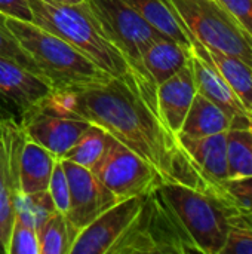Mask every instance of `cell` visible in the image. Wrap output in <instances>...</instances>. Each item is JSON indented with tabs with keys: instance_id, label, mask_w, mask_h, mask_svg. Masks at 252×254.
<instances>
[{
	"instance_id": "6da1fadb",
	"label": "cell",
	"mask_w": 252,
	"mask_h": 254,
	"mask_svg": "<svg viewBox=\"0 0 252 254\" xmlns=\"http://www.w3.org/2000/svg\"><path fill=\"white\" fill-rule=\"evenodd\" d=\"M56 94L65 106L102 127L116 140L150 162L162 174L165 183H178L223 196L196 167L178 135L123 80L111 77L102 83Z\"/></svg>"
},
{
	"instance_id": "7a4b0ae2",
	"label": "cell",
	"mask_w": 252,
	"mask_h": 254,
	"mask_svg": "<svg viewBox=\"0 0 252 254\" xmlns=\"http://www.w3.org/2000/svg\"><path fill=\"white\" fill-rule=\"evenodd\" d=\"M28 4L36 25L68 42L111 77L123 80L157 112L156 89L137 76L123 54L107 37L86 0L76 4L28 0Z\"/></svg>"
},
{
	"instance_id": "3957f363",
	"label": "cell",
	"mask_w": 252,
	"mask_h": 254,
	"mask_svg": "<svg viewBox=\"0 0 252 254\" xmlns=\"http://www.w3.org/2000/svg\"><path fill=\"white\" fill-rule=\"evenodd\" d=\"M6 25L50 83L53 92L76 91L111 79L68 42L34 22L6 18Z\"/></svg>"
},
{
	"instance_id": "277c9868",
	"label": "cell",
	"mask_w": 252,
	"mask_h": 254,
	"mask_svg": "<svg viewBox=\"0 0 252 254\" xmlns=\"http://www.w3.org/2000/svg\"><path fill=\"white\" fill-rule=\"evenodd\" d=\"M159 190L177 214L198 253L220 254L230 219L239 210L217 193L178 183H163Z\"/></svg>"
},
{
	"instance_id": "5b68a950",
	"label": "cell",
	"mask_w": 252,
	"mask_h": 254,
	"mask_svg": "<svg viewBox=\"0 0 252 254\" xmlns=\"http://www.w3.org/2000/svg\"><path fill=\"white\" fill-rule=\"evenodd\" d=\"M184 253L198 250L157 188L144 196L137 216L107 254Z\"/></svg>"
},
{
	"instance_id": "8992f818",
	"label": "cell",
	"mask_w": 252,
	"mask_h": 254,
	"mask_svg": "<svg viewBox=\"0 0 252 254\" xmlns=\"http://www.w3.org/2000/svg\"><path fill=\"white\" fill-rule=\"evenodd\" d=\"M169 3L186 25L189 36L252 67V36L217 0H169Z\"/></svg>"
},
{
	"instance_id": "52a82bcc",
	"label": "cell",
	"mask_w": 252,
	"mask_h": 254,
	"mask_svg": "<svg viewBox=\"0 0 252 254\" xmlns=\"http://www.w3.org/2000/svg\"><path fill=\"white\" fill-rule=\"evenodd\" d=\"M86 3L107 37L123 54L137 76L149 86L157 89L143 64V57L147 48L165 34L122 0H86Z\"/></svg>"
},
{
	"instance_id": "ba28073f",
	"label": "cell",
	"mask_w": 252,
	"mask_h": 254,
	"mask_svg": "<svg viewBox=\"0 0 252 254\" xmlns=\"http://www.w3.org/2000/svg\"><path fill=\"white\" fill-rule=\"evenodd\" d=\"M27 140L48 149L61 159L92 124L64 104L56 92L19 116Z\"/></svg>"
},
{
	"instance_id": "9c48e42d",
	"label": "cell",
	"mask_w": 252,
	"mask_h": 254,
	"mask_svg": "<svg viewBox=\"0 0 252 254\" xmlns=\"http://www.w3.org/2000/svg\"><path fill=\"white\" fill-rule=\"evenodd\" d=\"M92 173L119 201L147 195L165 183L162 174L150 162L119 140Z\"/></svg>"
},
{
	"instance_id": "30bf717a",
	"label": "cell",
	"mask_w": 252,
	"mask_h": 254,
	"mask_svg": "<svg viewBox=\"0 0 252 254\" xmlns=\"http://www.w3.org/2000/svg\"><path fill=\"white\" fill-rule=\"evenodd\" d=\"M25 132L15 116L0 119V254H7L9 237L16 216L19 190V162Z\"/></svg>"
},
{
	"instance_id": "8fae6325",
	"label": "cell",
	"mask_w": 252,
	"mask_h": 254,
	"mask_svg": "<svg viewBox=\"0 0 252 254\" xmlns=\"http://www.w3.org/2000/svg\"><path fill=\"white\" fill-rule=\"evenodd\" d=\"M61 164L68 182L70 196L65 217L76 229L82 231L105 210L117 204L119 199L89 168L68 159H61Z\"/></svg>"
},
{
	"instance_id": "7c38bea8",
	"label": "cell",
	"mask_w": 252,
	"mask_h": 254,
	"mask_svg": "<svg viewBox=\"0 0 252 254\" xmlns=\"http://www.w3.org/2000/svg\"><path fill=\"white\" fill-rule=\"evenodd\" d=\"M144 196L146 195L119 201L100 214L79 232L71 247V254L108 253L113 244L120 238V235L137 216Z\"/></svg>"
},
{
	"instance_id": "4fadbf2b",
	"label": "cell",
	"mask_w": 252,
	"mask_h": 254,
	"mask_svg": "<svg viewBox=\"0 0 252 254\" xmlns=\"http://www.w3.org/2000/svg\"><path fill=\"white\" fill-rule=\"evenodd\" d=\"M52 94L53 89L45 77L0 55V106L7 115L21 116Z\"/></svg>"
},
{
	"instance_id": "5bb4252c",
	"label": "cell",
	"mask_w": 252,
	"mask_h": 254,
	"mask_svg": "<svg viewBox=\"0 0 252 254\" xmlns=\"http://www.w3.org/2000/svg\"><path fill=\"white\" fill-rule=\"evenodd\" d=\"M196 92L198 88L195 82L192 60L174 76L157 85V112L160 119L174 134L180 132Z\"/></svg>"
},
{
	"instance_id": "9a60e30c",
	"label": "cell",
	"mask_w": 252,
	"mask_h": 254,
	"mask_svg": "<svg viewBox=\"0 0 252 254\" xmlns=\"http://www.w3.org/2000/svg\"><path fill=\"white\" fill-rule=\"evenodd\" d=\"M177 135L181 146L193 159L201 173L223 193L221 183L229 179L227 131L206 137H189L183 134Z\"/></svg>"
},
{
	"instance_id": "2e32d148",
	"label": "cell",
	"mask_w": 252,
	"mask_h": 254,
	"mask_svg": "<svg viewBox=\"0 0 252 254\" xmlns=\"http://www.w3.org/2000/svg\"><path fill=\"white\" fill-rule=\"evenodd\" d=\"M192 65L199 94L221 107L230 116L232 121L235 118L252 116L251 112H248V109L242 104L236 92L230 88V85L215 70L214 65H211L208 61H205L195 52L192 55Z\"/></svg>"
},
{
	"instance_id": "e0dca14e",
	"label": "cell",
	"mask_w": 252,
	"mask_h": 254,
	"mask_svg": "<svg viewBox=\"0 0 252 254\" xmlns=\"http://www.w3.org/2000/svg\"><path fill=\"white\" fill-rule=\"evenodd\" d=\"M192 39V51L208 61L215 70L224 77V80L230 85V88L236 92L242 104L252 113V67L245 61L223 54L220 51L211 49L201 43L198 39L190 36Z\"/></svg>"
},
{
	"instance_id": "ac0fdd59",
	"label": "cell",
	"mask_w": 252,
	"mask_h": 254,
	"mask_svg": "<svg viewBox=\"0 0 252 254\" xmlns=\"http://www.w3.org/2000/svg\"><path fill=\"white\" fill-rule=\"evenodd\" d=\"M192 55V48L183 46L178 42L163 36L147 48L143 57V64L157 86L187 65Z\"/></svg>"
},
{
	"instance_id": "d6986e66",
	"label": "cell",
	"mask_w": 252,
	"mask_h": 254,
	"mask_svg": "<svg viewBox=\"0 0 252 254\" xmlns=\"http://www.w3.org/2000/svg\"><path fill=\"white\" fill-rule=\"evenodd\" d=\"M58 158L43 146L25 140L19 162V190L22 195L49 189L50 177Z\"/></svg>"
},
{
	"instance_id": "ffe728a7",
	"label": "cell",
	"mask_w": 252,
	"mask_h": 254,
	"mask_svg": "<svg viewBox=\"0 0 252 254\" xmlns=\"http://www.w3.org/2000/svg\"><path fill=\"white\" fill-rule=\"evenodd\" d=\"M141 15L149 24L166 37L178 42L183 46L192 48V39L186 25L177 15L169 0H122Z\"/></svg>"
},
{
	"instance_id": "44dd1931",
	"label": "cell",
	"mask_w": 252,
	"mask_h": 254,
	"mask_svg": "<svg viewBox=\"0 0 252 254\" xmlns=\"http://www.w3.org/2000/svg\"><path fill=\"white\" fill-rule=\"evenodd\" d=\"M230 125L232 119L221 107L196 92L178 134L189 137H206L224 132Z\"/></svg>"
},
{
	"instance_id": "7402d4cb",
	"label": "cell",
	"mask_w": 252,
	"mask_h": 254,
	"mask_svg": "<svg viewBox=\"0 0 252 254\" xmlns=\"http://www.w3.org/2000/svg\"><path fill=\"white\" fill-rule=\"evenodd\" d=\"M229 179L252 176V116L235 118L227 129Z\"/></svg>"
},
{
	"instance_id": "603a6c76",
	"label": "cell",
	"mask_w": 252,
	"mask_h": 254,
	"mask_svg": "<svg viewBox=\"0 0 252 254\" xmlns=\"http://www.w3.org/2000/svg\"><path fill=\"white\" fill-rule=\"evenodd\" d=\"M117 140L102 127L91 124L79 141L61 158L94 171Z\"/></svg>"
},
{
	"instance_id": "cb8c5ba5",
	"label": "cell",
	"mask_w": 252,
	"mask_h": 254,
	"mask_svg": "<svg viewBox=\"0 0 252 254\" xmlns=\"http://www.w3.org/2000/svg\"><path fill=\"white\" fill-rule=\"evenodd\" d=\"M79 232L67 220L65 214L55 211L37 229L39 254H71Z\"/></svg>"
},
{
	"instance_id": "d4e9b609",
	"label": "cell",
	"mask_w": 252,
	"mask_h": 254,
	"mask_svg": "<svg viewBox=\"0 0 252 254\" xmlns=\"http://www.w3.org/2000/svg\"><path fill=\"white\" fill-rule=\"evenodd\" d=\"M55 211L56 208L49 190L28 193V195L21 193L16 202V216L21 217L28 225H31L33 228H36V231Z\"/></svg>"
},
{
	"instance_id": "484cf974",
	"label": "cell",
	"mask_w": 252,
	"mask_h": 254,
	"mask_svg": "<svg viewBox=\"0 0 252 254\" xmlns=\"http://www.w3.org/2000/svg\"><path fill=\"white\" fill-rule=\"evenodd\" d=\"M220 254H252V223L244 213L232 216Z\"/></svg>"
},
{
	"instance_id": "4316f807",
	"label": "cell",
	"mask_w": 252,
	"mask_h": 254,
	"mask_svg": "<svg viewBox=\"0 0 252 254\" xmlns=\"http://www.w3.org/2000/svg\"><path fill=\"white\" fill-rule=\"evenodd\" d=\"M6 18L7 16H4L3 13H0V55L1 57H6V58H10V60L16 61L18 64L24 65L25 68L31 70L33 73L42 76V73H40L39 67L36 65V63L31 60V57L19 45V42L16 40V37L13 36V33L6 25Z\"/></svg>"
},
{
	"instance_id": "83f0119b",
	"label": "cell",
	"mask_w": 252,
	"mask_h": 254,
	"mask_svg": "<svg viewBox=\"0 0 252 254\" xmlns=\"http://www.w3.org/2000/svg\"><path fill=\"white\" fill-rule=\"evenodd\" d=\"M7 254H39L37 231L21 217L15 216L9 237Z\"/></svg>"
},
{
	"instance_id": "f1b7e54d",
	"label": "cell",
	"mask_w": 252,
	"mask_h": 254,
	"mask_svg": "<svg viewBox=\"0 0 252 254\" xmlns=\"http://www.w3.org/2000/svg\"><path fill=\"white\" fill-rule=\"evenodd\" d=\"M223 196L241 213H252V176L227 179L221 183Z\"/></svg>"
},
{
	"instance_id": "f546056e",
	"label": "cell",
	"mask_w": 252,
	"mask_h": 254,
	"mask_svg": "<svg viewBox=\"0 0 252 254\" xmlns=\"http://www.w3.org/2000/svg\"><path fill=\"white\" fill-rule=\"evenodd\" d=\"M48 190H49V193H50V196L53 199L56 211L65 214L67 210H68L70 196H68V182H67V177H65L64 167L61 164V159H58L56 164H55V168H53Z\"/></svg>"
},
{
	"instance_id": "4dcf8cb0",
	"label": "cell",
	"mask_w": 252,
	"mask_h": 254,
	"mask_svg": "<svg viewBox=\"0 0 252 254\" xmlns=\"http://www.w3.org/2000/svg\"><path fill=\"white\" fill-rule=\"evenodd\" d=\"M233 19L252 36V0H217Z\"/></svg>"
},
{
	"instance_id": "1f68e13d",
	"label": "cell",
	"mask_w": 252,
	"mask_h": 254,
	"mask_svg": "<svg viewBox=\"0 0 252 254\" xmlns=\"http://www.w3.org/2000/svg\"><path fill=\"white\" fill-rule=\"evenodd\" d=\"M0 13L7 18L33 22V12L28 0H0Z\"/></svg>"
},
{
	"instance_id": "d6a6232c",
	"label": "cell",
	"mask_w": 252,
	"mask_h": 254,
	"mask_svg": "<svg viewBox=\"0 0 252 254\" xmlns=\"http://www.w3.org/2000/svg\"><path fill=\"white\" fill-rule=\"evenodd\" d=\"M48 3H53V4H76V3H82L85 0H43Z\"/></svg>"
},
{
	"instance_id": "836d02e7",
	"label": "cell",
	"mask_w": 252,
	"mask_h": 254,
	"mask_svg": "<svg viewBox=\"0 0 252 254\" xmlns=\"http://www.w3.org/2000/svg\"><path fill=\"white\" fill-rule=\"evenodd\" d=\"M4 116H9V115H7V113L3 110V107L0 106V119H1V118H4Z\"/></svg>"
},
{
	"instance_id": "e575fe53",
	"label": "cell",
	"mask_w": 252,
	"mask_h": 254,
	"mask_svg": "<svg viewBox=\"0 0 252 254\" xmlns=\"http://www.w3.org/2000/svg\"><path fill=\"white\" fill-rule=\"evenodd\" d=\"M244 214L247 216V219H248V220L252 223V213H244Z\"/></svg>"
}]
</instances>
